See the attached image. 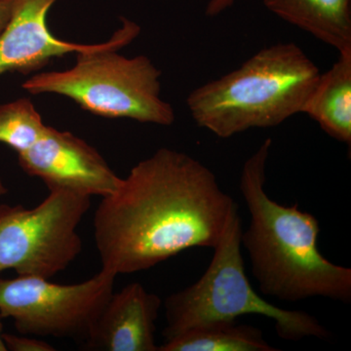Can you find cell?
Listing matches in <instances>:
<instances>
[{"instance_id": "obj_1", "label": "cell", "mask_w": 351, "mask_h": 351, "mask_svg": "<svg viewBox=\"0 0 351 351\" xmlns=\"http://www.w3.org/2000/svg\"><path fill=\"white\" fill-rule=\"evenodd\" d=\"M94 239L101 269L119 274L156 267L195 247L215 248L237 203L204 164L160 149L101 197Z\"/></svg>"}, {"instance_id": "obj_2", "label": "cell", "mask_w": 351, "mask_h": 351, "mask_svg": "<svg viewBox=\"0 0 351 351\" xmlns=\"http://www.w3.org/2000/svg\"><path fill=\"white\" fill-rule=\"evenodd\" d=\"M271 145V138H265L245 161L239 184L250 213L241 245L248 252L258 290L285 302L321 297L350 304L351 269L332 263L321 253L318 219L297 204H279L265 193Z\"/></svg>"}, {"instance_id": "obj_3", "label": "cell", "mask_w": 351, "mask_h": 351, "mask_svg": "<svg viewBox=\"0 0 351 351\" xmlns=\"http://www.w3.org/2000/svg\"><path fill=\"white\" fill-rule=\"evenodd\" d=\"M320 71L293 43L263 48L239 69L196 88L186 99L201 128L226 138L280 125L302 112Z\"/></svg>"}, {"instance_id": "obj_4", "label": "cell", "mask_w": 351, "mask_h": 351, "mask_svg": "<svg viewBox=\"0 0 351 351\" xmlns=\"http://www.w3.org/2000/svg\"><path fill=\"white\" fill-rule=\"evenodd\" d=\"M123 25L106 43L76 53V63L63 71L41 73L22 85L29 94L68 97L83 110L107 119H129L169 126L176 117L161 99V71L149 58H127L117 51L132 43L140 27L123 19Z\"/></svg>"}, {"instance_id": "obj_5", "label": "cell", "mask_w": 351, "mask_h": 351, "mask_svg": "<svg viewBox=\"0 0 351 351\" xmlns=\"http://www.w3.org/2000/svg\"><path fill=\"white\" fill-rule=\"evenodd\" d=\"M242 230L237 204L203 276L164 302L166 327L162 335L165 341L191 328L214 322H233L248 314L274 321L277 335L284 341L329 339L331 332L315 316L306 311L280 308L254 290L245 274Z\"/></svg>"}, {"instance_id": "obj_6", "label": "cell", "mask_w": 351, "mask_h": 351, "mask_svg": "<svg viewBox=\"0 0 351 351\" xmlns=\"http://www.w3.org/2000/svg\"><path fill=\"white\" fill-rule=\"evenodd\" d=\"M91 197L50 191L38 206L0 205V272L50 279L68 269L82 251L77 232Z\"/></svg>"}, {"instance_id": "obj_7", "label": "cell", "mask_w": 351, "mask_h": 351, "mask_svg": "<svg viewBox=\"0 0 351 351\" xmlns=\"http://www.w3.org/2000/svg\"><path fill=\"white\" fill-rule=\"evenodd\" d=\"M115 278L103 269L76 284L34 276L0 278V316L12 318L23 335L85 343L113 293Z\"/></svg>"}, {"instance_id": "obj_8", "label": "cell", "mask_w": 351, "mask_h": 351, "mask_svg": "<svg viewBox=\"0 0 351 351\" xmlns=\"http://www.w3.org/2000/svg\"><path fill=\"white\" fill-rule=\"evenodd\" d=\"M18 162L27 175L43 180L49 191L105 197L122 182L96 149L73 133L50 126L36 144L18 154Z\"/></svg>"}, {"instance_id": "obj_9", "label": "cell", "mask_w": 351, "mask_h": 351, "mask_svg": "<svg viewBox=\"0 0 351 351\" xmlns=\"http://www.w3.org/2000/svg\"><path fill=\"white\" fill-rule=\"evenodd\" d=\"M60 0H15L10 22L0 36V75L39 71L54 58L92 49L55 38L47 25L50 9Z\"/></svg>"}, {"instance_id": "obj_10", "label": "cell", "mask_w": 351, "mask_h": 351, "mask_svg": "<svg viewBox=\"0 0 351 351\" xmlns=\"http://www.w3.org/2000/svg\"><path fill=\"white\" fill-rule=\"evenodd\" d=\"M162 301L141 283L113 292L84 343L86 350L158 351L156 320Z\"/></svg>"}, {"instance_id": "obj_11", "label": "cell", "mask_w": 351, "mask_h": 351, "mask_svg": "<svg viewBox=\"0 0 351 351\" xmlns=\"http://www.w3.org/2000/svg\"><path fill=\"white\" fill-rule=\"evenodd\" d=\"M329 71L320 73L302 112L330 137L351 145V49L339 52Z\"/></svg>"}, {"instance_id": "obj_12", "label": "cell", "mask_w": 351, "mask_h": 351, "mask_svg": "<svg viewBox=\"0 0 351 351\" xmlns=\"http://www.w3.org/2000/svg\"><path fill=\"white\" fill-rule=\"evenodd\" d=\"M281 19L335 49H351V0H263Z\"/></svg>"}, {"instance_id": "obj_13", "label": "cell", "mask_w": 351, "mask_h": 351, "mask_svg": "<svg viewBox=\"0 0 351 351\" xmlns=\"http://www.w3.org/2000/svg\"><path fill=\"white\" fill-rule=\"evenodd\" d=\"M250 325L214 322L181 332L158 346V351H277Z\"/></svg>"}, {"instance_id": "obj_14", "label": "cell", "mask_w": 351, "mask_h": 351, "mask_svg": "<svg viewBox=\"0 0 351 351\" xmlns=\"http://www.w3.org/2000/svg\"><path fill=\"white\" fill-rule=\"evenodd\" d=\"M46 128L29 99L0 105V143L12 147L17 154L36 144Z\"/></svg>"}, {"instance_id": "obj_15", "label": "cell", "mask_w": 351, "mask_h": 351, "mask_svg": "<svg viewBox=\"0 0 351 351\" xmlns=\"http://www.w3.org/2000/svg\"><path fill=\"white\" fill-rule=\"evenodd\" d=\"M7 350L11 351H55L56 348L41 339L16 336V335H2Z\"/></svg>"}, {"instance_id": "obj_16", "label": "cell", "mask_w": 351, "mask_h": 351, "mask_svg": "<svg viewBox=\"0 0 351 351\" xmlns=\"http://www.w3.org/2000/svg\"><path fill=\"white\" fill-rule=\"evenodd\" d=\"M15 0H0V36L12 18Z\"/></svg>"}, {"instance_id": "obj_17", "label": "cell", "mask_w": 351, "mask_h": 351, "mask_svg": "<svg viewBox=\"0 0 351 351\" xmlns=\"http://www.w3.org/2000/svg\"><path fill=\"white\" fill-rule=\"evenodd\" d=\"M235 0H210L206 7V15L209 17L218 16L232 6Z\"/></svg>"}, {"instance_id": "obj_18", "label": "cell", "mask_w": 351, "mask_h": 351, "mask_svg": "<svg viewBox=\"0 0 351 351\" xmlns=\"http://www.w3.org/2000/svg\"><path fill=\"white\" fill-rule=\"evenodd\" d=\"M2 335H3V325H2L1 316H0V351H7L3 339H2Z\"/></svg>"}, {"instance_id": "obj_19", "label": "cell", "mask_w": 351, "mask_h": 351, "mask_svg": "<svg viewBox=\"0 0 351 351\" xmlns=\"http://www.w3.org/2000/svg\"><path fill=\"white\" fill-rule=\"evenodd\" d=\"M6 186H4L3 182H2L1 178H0V197H1V196H3L4 195H6Z\"/></svg>"}]
</instances>
